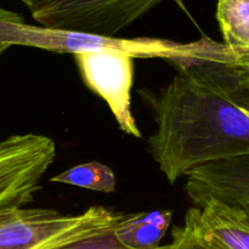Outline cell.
Here are the masks:
<instances>
[{"label": "cell", "instance_id": "14", "mask_svg": "<svg viewBox=\"0 0 249 249\" xmlns=\"http://www.w3.org/2000/svg\"><path fill=\"white\" fill-rule=\"evenodd\" d=\"M18 1H21V3H22L31 13V11L35 10L36 8H38L40 4H43L44 1H47V0H18Z\"/></svg>", "mask_w": 249, "mask_h": 249}, {"label": "cell", "instance_id": "13", "mask_svg": "<svg viewBox=\"0 0 249 249\" xmlns=\"http://www.w3.org/2000/svg\"><path fill=\"white\" fill-rule=\"evenodd\" d=\"M170 244L159 246L154 249H169ZM49 249H132L124 246L115 236L114 229L109 231H104L102 233L93 234V236L85 237L77 241L69 242V243L60 244V246L52 247Z\"/></svg>", "mask_w": 249, "mask_h": 249}, {"label": "cell", "instance_id": "6", "mask_svg": "<svg viewBox=\"0 0 249 249\" xmlns=\"http://www.w3.org/2000/svg\"><path fill=\"white\" fill-rule=\"evenodd\" d=\"M73 56L85 85L107 103L120 130L142 138L131 110L135 57L116 50L77 53Z\"/></svg>", "mask_w": 249, "mask_h": 249}, {"label": "cell", "instance_id": "1", "mask_svg": "<svg viewBox=\"0 0 249 249\" xmlns=\"http://www.w3.org/2000/svg\"><path fill=\"white\" fill-rule=\"evenodd\" d=\"M138 94L157 124L148 149L170 184L200 165L249 154V90L238 66L193 62Z\"/></svg>", "mask_w": 249, "mask_h": 249}, {"label": "cell", "instance_id": "2", "mask_svg": "<svg viewBox=\"0 0 249 249\" xmlns=\"http://www.w3.org/2000/svg\"><path fill=\"white\" fill-rule=\"evenodd\" d=\"M0 44L22 45L54 53H87L116 50L141 59L159 57L177 70L199 61H220L237 65V59L224 44L209 38L178 43L160 38H120L81 31L50 28L26 23L16 14L0 8Z\"/></svg>", "mask_w": 249, "mask_h": 249}, {"label": "cell", "instance_id": "5", "mask_svg": "<svg viewBox=\"0 0 249 249\" xmlns=\"http://www.w3.org/2000/svg\"><path fill=\"white\" fill-rule=\"evenodd\" d=\"M55 158L56 145L47 136L26 133L0 141V210L30 204Z\"/></svg>", "mask_w": 249, "mask_h": 249}, {"label": "cell", "instance_id": "12", "mask_svg": "<svg viewBox=\"0 0 249 249\" xmlns=\"http://www.w3.org/2000/svg\"><path fill=\"white\" fill-rule=\"evenodd\" d=\"M198 213L199 208L195 205L187 210L183 224L172 227L169 249H230L202 229Z\"/></svg>", "mask_w": 249, "mask_h": 249}, {"label": "cell", "instance_id": "10", "mask_svg": "<svg viewBox=\"0 0 249 249\" xmlns=\"http://www.w3.org/2000/svg\"><path fill=\"white\" fill-rule=\"evenodd\" d=\"M216 20L237 66L249 69V0H216Z\"/></svg>", "mask_w": 249, "mask_h": 249}, {"label": "cell", "instance_id": "15", "mask_svg": "<svg viewBox=\"0 0 249 249\" xmlns=\"http://www.w3.org/2000/svg\"><path fill=\"white\" fill-rule=\"evenodd\" d=\"M241 73H242V77H243L244 83H246L247 88L249 90V69H242L241 68Z\"/></svg>", "mask_w": 249, "mask_h": 249}, {"label": "cell", "instance_id": "9", "mask_svg": "<svg viewBox=\"0 0 249 249\" xmlns=\"http://www.w3.org/2000/svg\"><path fill=\"white\" fill-rule=\"evenodd\" d=\"M171 224V210L126 214L114 227V233L128 248L154 249L160 246Z\"/></svg>", "mask_w": 249, "mask_h": 249}, {"label": "cell", "instance_id": "11", "mask_svg": "<svg viewBox=\"0 0 249 249\" xmlns=\"http://www.w3.org/2000/svg\"><path fill=\"white\" fill-rule=\"evenodd\" d=\"M55 183L70 184L100 193H114L116 191V176L107 165L99 161H89L76 165L71 169L53 176Z\"/></svg>", "mask_w": 249, "mask_h": 249}, {"label": "cell", "instance_id": "4", "mask_svg": "<svg viewBox=\"0 0 249 249\" xmlns=\"http://www.w3.org/2000/svg\"><path fill=\"white\" fill-rule=\"evenodd\" d=\"M164 0H47L31 11L40 26L116 37Z\"/></svg>", "mask_w": 249, "mask_h": 249}, {"label": "cell", "instance_id": "3", "mask_svg": "<svg viewBox=\"0 0 249 249\" xmlns=\"http://www.w3.org/2000/svg\"><path fill=\"white\" fill-rule=\"evenodd\" d=\"M124 215L95 205L66 215L47 208L0 210V249H49L112 230Z\"/></svg>", "mask_w": 249, "mask_h": 249}, {"label": "cell", "instance_id": "16", "mask_svg": "<svg viewBox=\"0 0 249 249\" xmlns=\"http://www.w3.org/2000/svg\"><path fill=\"white\" fill-rule=\"evenodd\" d=\"M8 48H10V47H9V45H6V44H0V56L4 54V52H5Z\"/></svg>", "mask_w": 249, "mask_h": 249}, {"label": "cell", "instance_id": "7", "mask_svg": "<svg viewBox=\"0 0 249 249\" xmlns=\"http://www.w3.org/2000/svg\"><path fill=\"white\" fill-rule=\"evenodd\" d=\"M186 192L196 207L210 198L249 205V154L195 167L186 175Z\"/></svg>", "mask_w": 249, "mask_h": 249}, {"label": "cell", "instance_id": "8", "mask_svg": "<svg viewBox=\"0 0 249 249\" xmlns=\"http://www.w3.org/2000/svg\"><path fill=\"white\" fill-rule=\"evenodd\" d=\"M202 229L230 249H249V205H231L210 198L200 205Z\"/></svg>", "mask_w": 249, "mask_h": 249}]
</instances>
